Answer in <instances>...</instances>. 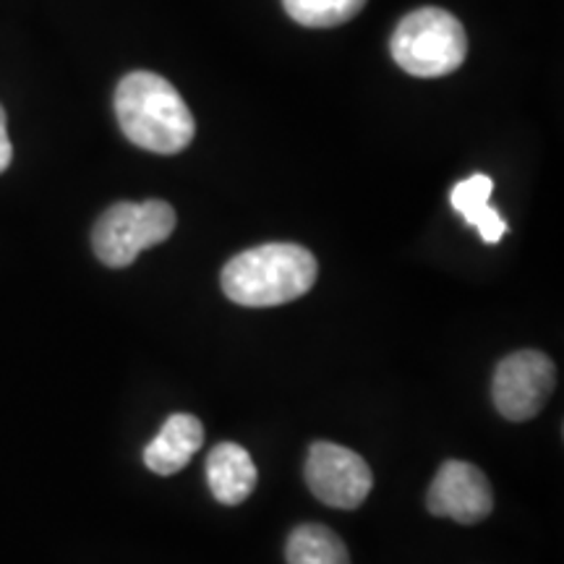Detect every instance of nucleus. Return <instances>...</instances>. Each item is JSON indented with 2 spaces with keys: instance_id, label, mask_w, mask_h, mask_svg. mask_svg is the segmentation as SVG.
<instances>
[{
  "instance_id": "obj_1",
  "label": "nucleus",
  "mask_w": 564,
  "mask_h": 564,
  "mask_svg": "<svg viewBox=\"0 0 564 564\" xmlns=\"http://www.w3.org/2000/svg\"><path fill=\"white\" fill-rule=\"evenodd\" d=\"M116 116L126 139L147 152L175 154L192 144L196 123L178 89L152 70H133L116 89Z\"/></svg>"
},
{
  "instance_id": "obj_2",
  "label": "nucleus",
  "mask_w": 564,
  "mask_h": 564,
  "mask_svg": "<svg viewBox=\"0 0 564 564\" xmlns=\"http://www.w3.org/2000/svg\"><path fill=\"white\" fill-rule=\"evenodd\" d=\"M314 253L295 243H264L232 257L223 270V291L251 308L282 306L306 295L316 282Z\"/></svg>"
},
{
  "instance_id": "obj_3",
  "label": "nucleus",
  "mask_w": 564,
  "mask_h": 564,
  "mask_svg": "<svg viewBox=\"0 0 564 564\" xmlns=\"http://www.w3.org/2000/svg\"><path fill=\"white\" fill-rule=\"evenodd\" d=\"M392 58L405 74L419 79L447 76L463 66L468 37L463 24L449 11L419 9L400 21L390 42Z\"/></svg>"
},
{
  "instance_id": "obj_4",
  "label": "nucleus",
  "mask_w": 564,
  "mask_h": 564,
  "mask_svg": "<svg viewBox=\"0 0 564 564\" xmlns=\"http://www.w3.org/2000/svg\"><path fill=\"white\" fill-rule=\"evenodd\" d=\"M175 209L167 202H118L102 212L91 230V249L102 264L123 270L137 262L144 249H152L173 236Z\"/></svg>"
},
{
  "instance_id": "obj_5",
  "label": "nucleus",
  "mask_w": 564,
  "mask_h": 564,
  "mask_svg": "<svg viewBox=\"0 0 564 564\" xmlns=\"http://www.w3.org/2000/svg\"><path fill=\"white\" fill-rule=\"evenodd\" d=\"M556 387L552 358L541 350H518L494 371L491 398L507 421H528L541 413Z\"/></svg>"
},
{
  "instance_id": "obj_6",
  "label": "nucleus",
  "mask_w": 564,
  "mask_h": 564,
  "mask_svg": "<svg viewBox=\"0 0 564 564\" xmlns=\"http://www.w3.org/2000/svg\"><path fill=\"white\" fill-rule=\"evenodd\" d=\"M306 484L314 497L335 510H356L371 494L373 476L366 460L335 442H314L306 457Z\"/></svg>"
},
{
  "instance_id": "obj_7",
  "label": "nucleus",
  "mask_w": 564,
  "mask_h": 564,
  "mask_svg": "<svg viewBox=\"0 0 564 564\" xmlns=\"http://www.w3.org/2000/svg\"><path fill=\"white\" fill-rule=\"evenodd\" d=\"M426 505L436 518H449L460 525H476L489 518L494 510L491 484L476 465L447 460L429 486Z\"/></svg>"
},
{
  "instance_id": "obj_8",
  "label": "nucleus",
  "mask_w": 564,
  "mask_h": 564,
  "mask_svg": "<svg viewBox=\"0 0 564 564\" xmlns=\"http://www.w3.org/2000/svg\"><path fill=\"white\" fill-rule=\"evenodd\" d=\"M204 444V426L196 415L175 413L162 432L147 444L144 465L158 476H173L188 465Z\"/></svg>"
},
{
  "instance_id": "obj_9",
  "label": "nucleus",
  "mask_w": 564,
  "mask_h": 564,
  "mask_svg": "<svg viewBox=\"0 0 564 564\" xmlns=\"http://www.w3.org/2000/svg\"><path fill=\"white\" fill-rule=\"evenodd\" d=\"M257 465L241 444L220 442L207 457V481L212 497L220 505L236 507L257 489Z\"/></svg>"
},
{
  "instance_id": "obj_10",
  "label": "nucleus",
  "mask_w": 564,
  "mask_h": 564,
  "mask_svg": "<svg viewBox=\"0 0 564 564\" xmlns=\"http://www.w3.org/2000/svg\"><path fill=\"white\" fill-rule=\"evenodd\" d=\"M491 192H494V181L489 175L476 173L470 175V178L457 183L453 194H449L453 207L465 217V223L474 225V228L481 232L484 243H499L507 232L502 215H499V212L489 204Z\"/></svg>"
},
{
  "instance_id": "obj_11",
  "label": "nucleus",
  "mask_w": 564,
  "mask_h": 564,
  "mask_svg": "<svg viewBox=\"0 0 564 564\" xmlns=\"http://www.w3.org/2000/svg\"><path fill=\"white\" fill-rule=\"evenodd\" d=\"M288 564H350L343 539L327 525H299L288 539Z\"/></svg>"
},
{
  "instance_id": "obj_12",
  "label": "nucleus",
  "mask_w": 564,
  "mask_h": 564,
  "mask_svg": "<svg viewBox=\"0 0 564 564\" xmlns=\"http://www.w3.org/2000/svg\"><path fill=\"white\" fill-rule=\"evenodd\" d=\"M282 6L301 26L324 30V26H340L361 13L366 0H282Z\"/></svg>"
},
{
  "instance_id": "obj_13",
  "label": "nucleus",
  "mask_w": 564,
  "mask_h": 564,
  "mask_svg": "<svg viewBox=\"0 0 564 564\" xmlns=\"http://www.w3.org/2000/svg\"><path fill=\"white\" fill-rule=\"evenodd\" d=\"M13 160V147L9 139V123H6V110L0 108V173H6V167Z\"/></svg>"
}]
</instances>
